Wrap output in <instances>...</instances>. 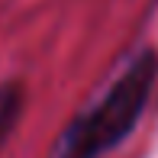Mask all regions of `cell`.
<instances>
[{"label":"cell","instance_id":"obj_1","mask_svg":"<svg viewBox=\"0 0 158 158\" xmlns=\"http://www.w3.org/2000/svg\"><path fill=\"white\" fill-rule=\"evenodd\" d=\"M155 71L158 61L152 52L132 55L100 90V97L71 119L55 148V158H103L113 152L142 119V110L152 97Z\"/></svg>","mask_w":158,"mask_h":158},{"label":"cell","instance_id":"obj_2","mask_svg":"<svg viewBox=\"0 0 158 158\" xmlns=\"http://www.w3.org/2000/svg\"><path fill=\"white\" fill-rule=\"evenodd\" d=\"M19 110H23V90H19V84H3L0 87V145L6 142L10 129L16 126Z\"/></svg>","mask_w":158,"mask_h":158}]
</instances>
